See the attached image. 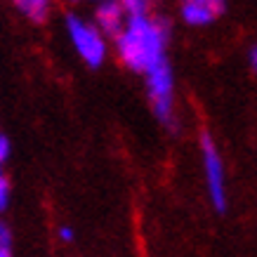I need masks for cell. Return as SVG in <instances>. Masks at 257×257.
Returning <instances> with one entry per match:
<instances>
[{"label": "cell", "instance_id": "obj_9", "mask_svg": "<svg viewBox=\"0 0 257 257\" xmlns=\"http://www.w3.org/2000/svg\"><path fill=\"white\" fill-rule=\"evenodd\" d=\"M0 257H12V234L3 222H0Z\"/></svg>", "mask_w": 257, "mask_h": 257}, {"label": "cell", "instance_id": "obj_14", "mask_svg": "<svg viewBox=\"0 0 257 257\" xmlns=\"http://www.w3.org/2000/svg\"><path fill=\"white\" fill-rule=\"evenodd\" d=\"M248 64H250V69L255 71V66H257V47L255 45L250 47V52H248Z\"/></svg>", "mask_w": 257, "mask_h": 257}, {"label": "cell", "instance_id": "obj_1", "mask_svg": "<svg viewBox=\"0 0 257 257\" xmlns=\"http://www.w3.org/2000/svg\"><path fill=\"white\" fill-rule=\"evenodd\" d=\"M116 52L127 69L144 73L156 62L165 59V47L170 40V22L158 17H127L123 31L116 38Z\"/></svg>", "mask_w": 257, "mask_h": 257}, {"label": "cell", "instance_id": "obj_7", "mask_svg": "<svg viewBox=\"0 0 257 257\" xmlns=\"http://www.w3.org/2000/svg\"><path fill=\"white\" fill-rule=\"evenodd\" d=\"M182 19L189 24V26H208L212 24L217 17L212 15L205 5H194V3H184L182 5Z\"/></svg>", "mask_w": 257, "mask_h": 257}, {"label": "cell", "instance_id": "obj_6", "mask_svg": "<svg viewBox=\"0 0 257 257\" xmlns=\"http://www.w3.org/2000/svg\"><path fill=\"white\" fill-rule=\"evenodd\" d=\"M19 12L26 15L31 22L36 24H43L50 17V0H12Z\"/></svg>", "mask_w": 257, "mask_h": 257}, {"label": "cell", "instance_id": "obj_12", "mask_svg": "<svg viewBox=\"0 0 257 257\" xmlns=\"http://www.w3.org/2000/svg\"><path fill=\"white\" fill-rule=\"evenodd\" d=\"M10 156V142L5 135H0V175H3V163L8 161Z\"/></svg>", "mask_w": 257, "mask_h": 257}, {"label": "cell", "instance_id": "obj_10", "mask_svg": "<svg viewBox=\"0 0 257 257\" xmlns=\"http://www.w3.org/2000/svg\"><path fill=\"white\" fill-rule=\"evenodd\" d=\"M184 3H194V5H205L215 17H219L226 10V0H184Z\"/></svg>", "mask_w": 257, "mask_h": 257}, {"label": "cell", "instance_id": "obj_5", "mask_svg": "<svg viewBox=\"0 0 257 257\" xmlns=\"http://www.w3.org/2000/svg\"><path fill=\"white\" fill-rule=\"evenodd\" d=\"M125 12L123 8L118 5V0H99V5H97V12H94V26H97V31L106 38H116L118 33L123 31L125 26Z\"/></svg>", "mask_w": 257, "mask_h": 257}, {"label": "cell", "instance_id": "obj_3", "mask_svg": "<svg viewBox=\"0 0 257 257\" xmlns=\"http://www.w3.org/2000/svg\"><path fill=\"white\" fill-rule=\"evenodd\" d=\"M66 31H69V38L80 59L90 69H99L106 59V38L97 31V26L85 22L78 15H69L66 17Z\"/></svg>", "mask_w": 257, "mask_h": 257}, {"label": "cell", "instance_id": "obj_15", "mask_svg": "<svg viewBox=\"0 0 257 257\" xmlns=\"http://www.w3.org/2000/svg\"><path fill=\"white\" fill-rule=\"evenodd\" d=\"M71 3H78V0H71Z\"/></svg>", "mask_w": 257, "mask_h": 257}, {"label": "cell", "instance_id": "obj_4", "mask_svg": "<svg viewBox=\"0 0 257 257\" xmlns=\"http://www.w3.org/2000/svg\"><path fill=\"white\" fill-rule=\"evenodd\" d=\"M201 154H203V170H205V182H208V194L217 212L226 210V184H224V165L219 156L217 147L208 133L201 137Z\"/></svg>", "mask_w": 257, "mask_h": 257}, {"label": "cell", "instance_id": "obj_8", "mask_svg": "<svg viewBox=\"0 0 257 257\" xmlns=\"http://www.w3.org/2000/svg\"><path fill=\"white\" fill-rule=\"evenodd\" d=\"M149 3L151 0H118L125 17H144L149 12Z\"/></svg>", "mask_w": 257, "mask_h": 257}, {"label": "cell", "instance_id": "obj_2", "mask_svg": "<svg viewBox=\"0 0 257 257\" xmlns=\"http://www.w3.org/2000/svg\"><path fill=\"white\" fill-rule=\"evenodd\" d=\"M149 87V99L156 118L168 127H175V76L168 57L144 71Z\"/></svg>", "mask_w": 257, "mask_h": 257}, {"label": "cell", "instance_id": "obj_13", "mask_svg": "<svg viewBox=\"0 0 257 257\" xmlns=\"http://www.w3.org/2000/svg\"><path fill=\"white\" fill-rule=\"evenodd\" d=\"M59 236H62V241H73V229H71V226H62V229H59Z\"/></svg>", "mask_w": 257, "mask_h": 257}, {"label": "cell", "instance_id": "obj_11", "mask_svg": "<svg viewBox=\"0 0 257 257\" xmlns=\"http://www.w3.org/2000/svg\"><path fill=\"white\" fill-rule=\"evenodd\" d=\"M10 205V182L5 175H0V212H5Z\"/></svg>", "mask_w": 257, "mask_h": 257}]
</instances>
